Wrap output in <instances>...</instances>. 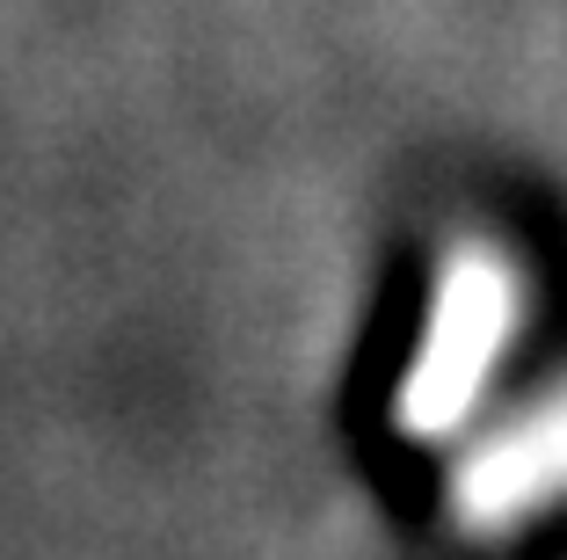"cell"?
<instances>
[{
    "instance_id": "obj_1",
    "label": "cell",
    "mask_w": 567,
    "mask_h": 560,
    "mask_svg": "<svg viewBox=\"0 0 567 560\" xmlns=\"http://www.w3.org/2000/svg\"><path fill=\"white\" fill-rule=\"evenodd\" d=\"M436 328L415 357V394H430V415H458L466 394L481 386V364L495 357V343H509V320H517V292H509V269L487 255V247H466L458 269L444 277V298H436Z\"/></svg>"
}]
</instances>
